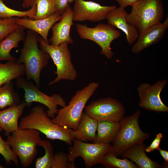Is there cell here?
Listing matches in <instances>:
<instances>
[{
  "mask_svg": "<svg viewBox=\"0 0 168 168\" xmlns=\"http://www.w3.org/2000/svg\"><path fill=\"white\" fill-rule=\"evenodd\" d=\"M40 36L36 32L28 30L26 32L24 45L17 62L23 64L26 69V80H32L39 88L41 72L48 63L49 54L38 46Z\"/></svg>",
  "mask_w": 168,
  "mask_h": 168,
  "instance_id": "6da1fadb",
  "label": "cell"
},
{
  "mask_svg": "<svg viewBox=\"0 0 168 168\" xmlns=\"http://www.w3.org/2000/svg\"><path fill=\"white\" fill-rule=\"evenodd\" d=\"M20 129L37 130L51 140H59L71 146L75 139L71 135L73 130L53 123L44 108L40 105L32 107L29 114L22 118L19 126Z\"/></svg>",
  "mask_w": 168,
  "mask_h": 168,
  "instance_id": "7a4b0ae2",
  "label": "cell"
},
{
  "mask_svg": "<svg viewBox=\"0 0 168 168\" xmlns=\"http://www.w3.org/2000/svg\"><path fill=\"white\" fill-rule=\"evenodd\" d=\"M141 111L138 110L129 116H124L119 121L118 132L112 141L110 153L116 156H121L128 148L137 143L143 142L150 134L140 128L138 119Z\"/></svg>",
  "mask_w": 168,
  "mask_h": 168,
  "instance_id": "3957f363",
  "label": "cell"
},
{
  "mask_svg": "<svg viewBox=\"0 0 168 168\" xmlns=\"http://www.w3.org/2000/svg\"><path fill=\"white\" fill-rule=\"evenodd\" d=\"M99 86L98 83L92 82L77 91L68 105L58 110L57 116L51 121L62 127L76 130L86 103Z\"/></svg>",
  "mask_w": 168,
  "mask_h": 168,
  "instance_id": "277c9868",
  "label": "cell"
},
{
  "mask_svg": "<svg viewBox=\"0 0 168 168\" xmlns=\"http://www.w3.org/2000/svg\"><path fill=\"white\" fill-rule=\"evenodd\" d=\"M6 141L19 158L24 168L29 167L32 163L37 153L41 139L38 130L31 128L19 129L11 135L5 133Z\"/></svg>",
  "mask_w": 168,
  "mask_h": 168,
  "instance_id": "5b68a950",
  "label": "cell"
},
{
  "mask_svg": "<svg viewBox=\"0 0 168 168\" xmlns=\"http://www.w3.org/2000/svg\"><path fill=\"white\" fill-rule=\"evenodd\" d=\"M131 6L130 13L126 16V20L136 28L139 34L161 22L164 17V7L161 0H139Z\"/></svg>",
  "mask_w": 168,
  "mask_h": 168,
  "instance_id": "8992f818",
  "label": "cell"
},
{
  "mask_svg": "<svg viewBox=\"0 0 168 168\" xmlns=\"http://www.w3.org/2000/svg\"><path fill=\"white\" fill-rule=\"evenodd\" d=\"M38 43L40 49L49 54L56 67L55 73L57 77L49 83V85L57 83L62 79L74 81L76 79L77 72L72 62L68 42H63L58 45L54 46L46 43L40 37Z\"/></svg>",
  "mask_w": 168,
  "mask_h": 168,
  "instance_id": "52a82bcc",
  "label": "cell"
},
{
  "mask_svg": "<svg viewBox=\"0 0 168 168\" xmlns=\"http://www.w3.org/2000/svg\"><path fill=\"white\" fill-rule=\"evenodd\" d=\"M76 29L81 38L95 42L101 48V54L109 59L112 58L114 53L111 50V44L121 36L120 32L114 27L103 23H100L93 28L78 24L76 25Z\"/></svg>",
  "mask_w": 168,
  "mask_h": 168,
  "instance_id": "ba28073f",
  "label": "cell"
},
{
  "mask_svg": "<svg viewBox=\"0 0 168 168\" xmlns=\"http://www.w3.org/2000/svg\"><path fill=\"white\" fill-rule=\"evenodd\" d=\"M15 79L16 87L21 88L25 91L24 101L26 106H30L33 102L42 104L48 108L46 112L48 116L53 119L58 113V106L63 107L66 105L65 100L59 94H54L51 96L47 95L40 91L32 82L27 81L23 76H21Z\"/></svg>",
  "mask_w": 168,
  "mask_h": 168,
  "instance_id": "9c48e42d",
  "label": "cell"
},
{
  "mask_svg": "<svg viewBox=\"0 0 168 168\" xmlns=\"http://www.w3.org/2000/svg\"><path fill=\"white\" fill-rule=\"evenodd\" d=\"M73 143V146L68 148L69 160L74 163L77 158L81 157L87 167L99 163L104 156L110 152L111 146L109 144L88 143L76 138Z\"/></svg>",
  "mask_w": 168,
  "mask_h": 168,
  "instance_id": "30bf717a",
  "label": "cell"
},
{
  "mask_svg": "<svg viewBox=\"0 0 168 168\" xmlns=\"http://www.w3.org/2000/svg\"><path fill=\"white\" fill-rule=\"evenodd\" d=\"M85 113L96 120L119 122L124 116L123 104L112 98H105L93 101L85 107Z\"/></svg>",
  "mask_w": 168,
  "mask_h": 168,
  "instance_id": "8fae6325",
  "label": "cell"
},
{
  "mask_svg": "<svg viewBox=\"0 0 168 168\" xmlns=\"http://www.w3.org/2000/svg\"><path fill=\"white\" fill-rule=\"evenodd\" d=\"M167 83L166 80L162 79L153 85L147 83L141 84L137 88L139 98V106L158 113L168 112V107L163 103L160 96Z\"/></svg>",
  "mask_w": 168,
  "mask_h": 168,
  "instance_id": "7c38bea8",
  "label": "cell"
},
{
  "mask_svg": "<svg viewBox=\"0 0 168 168\" xmlns=\"http://www.w3.org/2000/svg\"><path fill=\"white\" fill-rule=\"evenodd\" d=\"M74 1L73 21L77 22L100 21L106 19L108 13L116 7L115 5L102 6L92 1Z\"/></svg>",
  "mask_w": 168,
  "mask_h": 168,
  "instance_id": "4fadbf2b",
  "label": "cell"
},
{
  "mask_svg": "<svg viewBox=\"0 0 168 168\" xmlns=\"http://www.w3.org/2000/svg\"><path fill=\"white\" fill-rule=\"evenodd\" d=\"M168 28V17L165 21L154 25L139 34L131 52L138 54L143 50L159 42Z\"/></svg>",
  "mask_w": 168,
  "mask_h": 168,
  "instance_id": "5bb4252c",
  "label": "cell"
},
{
  "mask_svg": "<svg viewBox=\"0 0 168 168\" xmlns=\"http://www.w3.org/2000/svg\"><path fill=\"white\" fill-rule=\"evenodd\" d=\"M60 21L51 27L52 35L48 41L51 44L58 46L63 42L72 44L73 40L70 35V30L73 23V11L69 6L62 15Z\"/></svg>",
  "mask_w": 168,
  "mask_h": 168,
  "instance_id": "9a60e30c",
  "label": "cell"
},
{
  "mask_svg": "<svg viewBox=\"0 0 168 168\" xmlns=\"http://www.w3.org/2000/svg\"><path fill=\"white\" fill-rule=\"evenodd\" d=\"M128 14L125 8L116 7L108 13L106 19L108 24L119 29L125 34L127 41L131 45L136 41L139 32L135 26L127 22L126 16Z\"/></svg>",
  "mask_w": 168,
  "mask_h": 168,
  "instance_id": "2e32d148",
  "label": "cell"
},
{
  "mask_svg": "<svg viewBox=\"0 0 168 168\" xmlns=\"http://www.w3.org/2000/svg\"><path fill=\"white\" fill-rule=\"evenodd\" d=\"M62 17V15L56 12L51 16L41 20H34L26 17L23 18L16 17L15 18L17 25L36 32L46 43H49L48 35L49 30Z\"/></svg>",
  "mask_w": 168,
  "mask_h": 168,
  "instance_id": "e0dca14e",
  "label": "cell"
},
{
  "mask_svg": "<svg viewBox=\"0 0 168 168\" xmlns=\"http://www.w3.org/2000/svg\"><path fill=\"white\" fill-rule=\"evenodd\" d=\"M26 106L24 101L18 105L0 111V127L4 130L5 133H12L19 129L18 120Z\"/></svg>",
  "mask_w": 168,
  "mask_h": 168,
  "instance_id": "ac0fdd59",
  "label": "cell"
},
{
  "mask_svg": "<svg viewBox=\"0 0 168 168\" xmlns=\"http://www.w3.org/2000/svg\"><path fill=\"white\" fill-rule=\"evenodd\" d=\"M25 28L18 25V27L0 42V61H15L17 59L10 54L11 50L18 48L19 44L24 41L26 37Z\"/></svg>",
  "mask_w": 168,
  "mask_h": 168,
  "instance_id": "d6986e66",
  "label": "cell"
},
{
  "mask_svg": "<svg viewBox=\"0 0 168 168\" xmlns=\"http://www.w3.org/2000/svg\"><path fill=\"white\" fill-rule=\"evenodd\" d=\"M146 147L143 142L136 144L127 149L121 155L130 159L140 168H160L162 166L151 160L147 155Z\"/></svg>",
  "mask_w": 168,
  "mask_h": 168,
  "instance_id": "ffe728a7",
  "label": "cell"
},
{
  "mask_svg": "<svg viewBox=\"0 0 168 168\" xmlns=\"http://www.w3.org/2000/svg\"><path fill=\"white\" fill-rule=\"evenodd\" d=\"M97 128V121L82 113L77 129L73 130L71 135L82 141L93 142L96 138Z\"/></svg>",
  "mask_w": 168,
  "mask_h": 168,
  "instance_id": "44dd1931",
  "label": "cell"
},
{
  "mask_svg": "<svg viewBox=\"0 0 168 168\" xmlns=\"http://www.w3.org/2000/svg\"><path fill=\"white\" fill-rule=\"evenodd\" d=\"M97 133L92 143L109 144L116 136L119 127V122L97 120Z\"/></svg>",
  "mask_w": 168,
  "mask_h": 168,
  "instance_id": "7402d4cb",
  "label": "cell"
},
{
  "mask_svg": "<svg viewBox=\"0 0 168 168\" xmlns=\"http://www.w3.org/2000/svg\"><path fill=\"white\" fill-rule=\"evenodd\" d=\"M26 74L24 65L18 63L17 59L5 63H0V87Z\"/></svg>",
  "mask_w": 168,
  "mask_h": 168,
  "instance_id": "603a6c76",
  "label": "cell"
},
{
  "mask_svg": "<svg viewBox=\"0 0 168 168\" xmlns=\"http://www.w3.org/2000/svg\"><path fill=\"white\" fill-rule=\"evenodd\" d=\"M18 94L14 89L12 81L0 87V109L18 105L20 102Z\"/></svg>",
  "mask_w": 168,
  "mask_h": 168,
  "instance_id": "cb8c5ba5",
  "label": "cell"
},
{
  "mask_svg": "<svg viewBox=\"0 0 168 168\" xmlns=\"http://www.w3.org/2000/svg\"><path fill=\"white\" fill-rule=\"evenodd\" d=\"M100 164L109 168H138V167L129 159H120L108 153L103 157Z\"/></svg>",
  "mask_w": 168,
  "mask_h": 168,
  "instance_id": "d4e9b609",
  "label": "cell"
},
{
  "mask_svg": "<svg viewBox=\"0 0 168 168\" xmlns=\"http://www.w3.org/2000/svg\"><path fill=\"white\" fill-rule=\"evenodd\" d=\"M4 0H0V18H8L14 16L24 17L28 16L33 19L36 15L37 7L34 5L29 10L25 11H19L10 8L4 3Z\"/></svg>",
  "mask_w": 168,
  "mask_h": 168,
  "instance_id": "484cf974",
  "label": "cell"
},
{
  "mask_svg": "<svg viewBox=\"0 0 168 168\" xmlns=\"http://www.w3.org/2000/svg\"><path fill=\"white\" fill-rule=\"evenodd\" d=\"M35 4L36 6L37 9L36 15L33 19L46 18L56 12L53 0H36L34 5Z\"/></svg>",
  "mask_w": 168,
  "mask_h": 168,
  "instance_id": "4316f807",
  "label": "cell"
},
{
  "mask_svg": "<svg viewBox=\"0 0 168 168\" xmlns=\"http://www.w3.org/2000/svg\"><path fill=\"white\" fill-rule=\"evenodd\" d=\"M39 146L44 148L45 153L43 156L36 159L35 168H51L54 155L51 143L49 141L41 140Z\"/></svg>",
  "mask_w": 168,
  "mask_h": 168,
  "instance_id": "83f0119b",
  "label": "cell"
},
{
  "mask_svg": "<svg viewBox=\"0 0 168 168\" xmlns=\"http://www.w3.org/2000/svg\"><path fill=\"white\" fill-rule=\"evenodd\" d=\"M2 130L0 127V154L4 157L7 165L11 164L13 162L16 166H17L18 163L17 156L8 143L3 139L0 135V132Z\"/></svg>",
  "mask_w": 168,
  "mask_h": 168,
  "instance_id": "f1b7e54d",
  "label": "cell"
},
{
  "mask_svg": "<svg viewBox=\"0 0 168 168\" xmlns=\"http://www.w3.org/2000/svg\"><path fill=\"white\" fill-rule=\"evenodd\" d=\"M18 26L15 17L3 19L0 18V42Z\"/></svg>",
  "mask_w": 168,
  "mask_h": 168,
  "instance_id": "f546056e",
  "label": "cell"
},
{
  "mask_svg": "<svg viewBox=\"0 0 168 168\" xmlns=\"http://www.w3.org/2000/svg\"><path fill=\"white\" fill-rule=\"evenodd\" d=\"M74 163L69 160L67 154L60 152L54 155L51 168H75Z\"/></svg>",
  "mask_w": 168,
  "mask_h": 168,
  "instance_id": "4dcf8cb0",
  "label": "cell"
},
{
  "mask_svg": "<svg viewBox=\"0 0 168 168\" xmlns=\"http://www.w3.org/2000/svg\"><path fill=\"white\" fill-rule=\"evenodd\" d=\"M163 135L162 133H159L157 134L155 138L152 142L151 144L146 147L145 151L148 153L153 152L155 150H158L160 148V145Z\"/></svg>",
  "mask_w": 168,
  "mask_h": 168,
  "instance_id": "1f68e13d",
  "label": "cell"
},
{
  "mask_svg": "<svg viewBox=\"0 0 168 168\" xmlns=\"http://www.w3.org/2000/svg\"><path fill=\"white\" fill-rule=\"evenodd\" d=\"M56 12L62 15L69 6L68 0H53Z\"/></svg>",
  "mask_w": 168,
  "mask_h": 168,
  "instance_id": "d6a6232c",
  "label": "cell"
},
{
  "mask_svg": "<svg viewBox=\"0 0 168 168\" xmlns=\"http://www.w3.org/2000/svg\"><path fill=\"white\" fill-rule=\"evenodd\" d=\"M119 5V7L125 8L128 6L132 5L138 2L139 0H114Z\"/></svg>",
  "mask_w": 168,
  "mask_h": 168,
  "instance_id": "836d02e7",
  "label": "cell"
},
{
  "mask_svg": "<svg viewBox=\"0 0 168 168\" xmlns=\"http://www.w3.org/2000/svg\"><path fill=\"white\" fill-rule=\"evenodd\" d=\"M160 152L161 155L162 156L165 160V163L166 166L168 165V152L161 149L160 148L158 150Z\"/></svg>",
  "mask_w": 168,
  "mask_h": 168,
  "instance_id": "e575fe53",
  "label": "cell"
},
{
  "mask_svg": "<svg viewBox=\"0 0 168 168\" xmlns=\"http://www.w3.org/2000/svg\"><path fill=\"white\" fill-rule=\"evenodd\" d=\"M36 0H23L22 7L24 8H28L31 7Z\"/></svg>",
  "mask_w": 168,
  "mask_h": 168,
  "instance_id": "d590c367",
  "label": "cell"
},
{
  "mask_svg": "<svg viewBox=\"0 0 168 168\" xmlns=\"http://www.w3.org/2000/svg\"><path fill=\"white\" fill-rule=\"evenodd\" d=\"M74 0H68V2L69 4L72 3Z\"/></svg>",
  "mask_w": 168,
  "mask_h": 168,
  "instance_id": "8d00e7d4",
  "label": "cell"
},
{
  "mask_svg": "<svg viewBox=\"0 0 168 168\" xmlns=\"http://www.w3.org/2000/svg\"><path fill=\"white\" fill-rule=\"evenodd\" d=\"M4 167L0 164V168H4Z\"/></svg>",
  "mask_w": 168,
  "mask_h": 168,
  "instance_id": "74e56055",
  "label": "cell"
}]
</instances>
